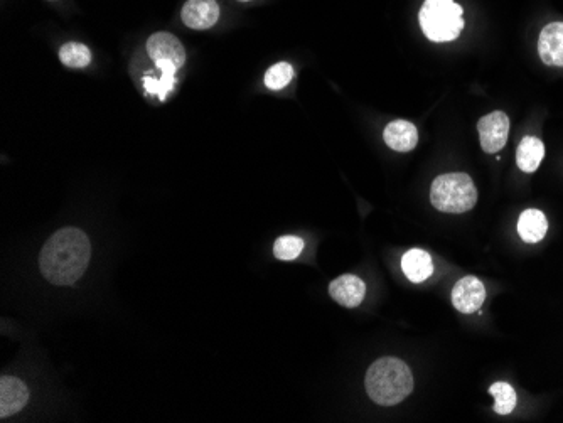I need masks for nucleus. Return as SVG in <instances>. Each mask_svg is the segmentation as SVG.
<instances>
[{
	"label": "nucleus",
	"instance_id": "f257e3e1",
	"mask_svg": "<svg viewBox=\"0 0 563 423\" xmlns=\"http://www.w3.org/2000/svg\"><path fill=\"white\" fill-rule=\"evenodd\" d=\"M92 258L88 236L78 228L56 231L39 255L41 274L54 285H73L85 274Z\"/></svg>",
	"mask_w": 563,
	"mask_h": 423
},
{
	"label": "nucleus",
	"instance_id": "f03ea898",
	"mask_svg": "<svg viewBox=\"0 0 563 423\" xmlns=\"http://www.w3.org/2000/svg\"><path fill=\"white\" fill-rule=\"evenodd\" d=\"M365 386L373 402L381 407H393L412 393V371L402 359L381 358L370 366Z\"/></svg>",
	"mask_w": 563,
	"mask_h": 423
},
{
	"label": "nucleus",
	"instance_id": "7ed1b4c3",
	"mask_svg": "<svg viewBox=\"0 0 563 423\" xmlns=\"http://www.w3.org/2000/svg\"><path fill=\"white\" fill-rule=\"evenodd\" d=\"M430 201L442 213L461 215L471 211L478 203V189L467 174H444L435 177L430 188Z\"/></svg>",
	"mask_w": 563,
	"mask_h": 423
},
{
	"label": "nucleus",
	"instance_id": "20e7f679",
	"mask_svg": "<svg viewBox=\"0 0 563 423\" xmlns=\"http://www.w3.org/2000/svg\"><path fill=\"white\" fill-rule=\"evenodd\" d=\"M420 27L434 43H449L464 29L462 7L454 0H425L420 9Z\"/></svg>",
	"mask_w": 563,
	"mask_h": 423
},
{
	"label": "nucleus",
	"instance_id": "39448f33",
	"mask_svg": "<svg viewBox=\"0 0 563 423\" xmlns=\"http://www.w3.org/2000/svg\"><path fill=\"white\" fill-rule=\"evenodd\" d=\"M510 117L505 112H493L481 118L478 124L479 140L486 154L503 150L510 137Z\"/></svg>",
	"mask_w": 563,
	"mask_h": 423
},
{
	"label": "nucleus",
	"instance_id": "423d86ee",
	"mask_svg": "<svg viewBox=\"0 0 563 423\" xmlns=\"http://www.w3.org/2000/svg\"><path fill=\"white\" fill-rule=\"evenodd\" d=\"M484 300H486V287L474 275H467L459 280L452 289V306L462 314L478 312L483 307Z\"/></svg>",
	"mask_w": 563,
	"mask_h": 423
},
{
	"label": "nucleus",
	"instance_id": "0eeeda50",
	"mask_svg": "<svg viewBox=\"0 0 563 423\" xmlns=\"http://www.w3.org/2000/svg\"><path fill=\"white\" fill-rule=\"evenodd\" d=\"M147 53L154 59V63L169 61L174 63L177 68L186 63V51H184L181 41L169 33L152 34L147 41Z\"/></svg>",
	"mask_w": 563,
	"mask_h": 423
},
{
	"label": "nucleus",
	"instance_id": "6e6552de",
	"mask_svg": "<svg viewBox=\"0 0 563 423\" xmlns=\"http://www.w3.org/2000/svg\"><path fill=\"white\" fill-rule=\"evenodd\" d=\"M183 22L196 31H204L215 26L220 17V7L216 0H188L183 7Z\"/></svg>",
	"mask_w": 563,
	"mask_h": 423
},
{
	"label": "nucleus",
	"instance_id": "1a4fd4ad",
	"mask_svg": "<svg viewBox=\"0 0 563 423\" xmlns=\"http://www.w3.org/2000/svg\"><path fill=\"white\" fill-rule=\"evenodd\" d=\"M538 54L545 65L563 68V22L543 27L538 38Z\"/></svg>",
	"mask_w": 563,
	"mask_h": 423
},
{
	"label": "nucleus",
	"instance_id": "9d476101",
	"mask_svg": "<svg viewBox=\"0 0 563 423\" xmlns=\"http://www.w3.org/2000/svg\"><path fill=\"white\" fill-rule=\"evenodd\" d=\"M329 294L341 306L353 309V307L360 306L365 299L366 285L356 275H341L329 285Z\"/></svg>",
	"mask_w": 563,
	"mask_h": 423
},
{
	"label": "nucleus",
	"instance_id": "9b49d317",
	"mask_svg": "<svg viewBox=\"0 0 563 423\" xmlns=\"http://www.w3.org/2000/svg\"><path fill=\"white\" fill-rule=\"evenodd\" d=\"M29 400L27 386L17 378L4 376L0 380V417L7 418L21 412Z\"/></svg>",
	"mask_w": 563,
	"mask_h": 423
},
{
	"label": "nucleus",
	"instance_id": "f8f14e48",
	"mask_svg": "<svg viewBox=\"0 0 563 423\" xmlns=\"http://www.w3.org/2000/svg\"><path fill=\"white\" fill-rule=\"evenodd\" d=\"M383 139L392 150L410 152L419 144V132L417 127L407 120H395L387 125Z\"/></svg>",
	"mask_w": 563,
	"mask_h": 423
},
{
	"label": "nucleus",
	"instance_id": "ddd939ff",
	"mask_svg": "<svg viewBox=\"0 0 563 423\" xmlns=\"http://www.w3.org/2000/svg\"><path fill=\"white\" fill-rule=\"evenodd\" d=\"M548 220L540 209H525L518 220V235L526 243H540L547 236Z\"/></svg>",
	"mask_w": 563,
	"mask_h": 423
},
{
	"label": "nucleus",
	"instance_id": "4468645a",
	"mask_svg": "<svg viewBox=\"0 0 563 423\" xmlns=\"http://www.w3.org/2000/svg\"><path fill=\"white\" fill-rule=\"evenodd\" d=\"M402 270L410 282L420 284L432 275L434 263H432L429 253L420 250V248H413L403 255Z\"/></svg>",
	"mask_w": 563,
	"mask_h": 423
},
{
	"label": "nucleus",
	"instance_id": "2eb2a0df",
	"mask_svg": "<svg viewBox=\"0 0 563 423\" xmlns=\"http://www.w3.org/2000/svg\"><path fill=\"white\" fill-rule=\"evenodd\" d=\"M545 157V145L538 137H523L516 150V164L526 174L537 172Z\"/></svg>",
	"mask_w": 563,
	"mask_h": 423
},
{
	"label": "nucleus",
	"instance_id": "dca6fc26",
	"mask_svg": "<svg viewBox=\"0 0 563 423\" xmlns=\"http://www.w3.org/2000/svg\"><path fill=\"white\" fill-rule=\"evenodd\" d=\"M156 65L162 71L161 80L145 78L144 88L147 90V93L157 95L164 102L167 93L171 92L174 85H176V73L179 68L174 63H169V61H161V63H156Z\"/></svg>",
	"mask_w": 563,
	"mask_h": 423
},
{
	"label": "nucleus",
	"instance_id": "f3484780",
	"mask_svg": "<svg viewBox=\"0 0 563 423\" xmlns=\"http://www.w3.org/2000/svg\"><path fill=\"white\" fill-rule=\"evenodd\" d=\"M489 393L494 398V412L498 415H510L516 407L515 388L506 381H496L489 386Z\"/></svg>",
	"mask_w": 563,
	"mask_h": 423
},
{
	"label": "nucleus",
	"instance_id": "a211bd4d",
	"mask_svg": "<svg viewBox=\"0 0 563 423\" xmlns=\"http://www.w3.org/2000/svg\"><path fill=\"white\" fill-rule=\"evenodd\" d=\"M59 59L68 68H85L92 61V51L85 44L66 43L59 49Z\"/></svg>",
	"mask_w": 563,
	"mask_h": 423
},
{
	"label": "nucleus",
	"instance_id": "6ab92c4d",
	"mask_svg": "<svg viewBox=\"0 0 563 423\" xmlns=\"http://www.w3.org/2000/svg\"><path fill=\"white\" fill-rule=\"evenodd\" d=\"M304 250V241L299 236H282L279 240L275 241L274 255L279 260L290 262L301 255Z\"/></svg>",
	"mask_w": 563,
	"mask_h": 423
},
{
	"label": "nucleus",
	"instance_id": "aec40b11",
	"mask_svg": "<svg viewBox=\"0 0 563 423\" xmlns=\"http://www.w3.org/2000/svg\"><path fill=\"white\" fill-rule=\"evenodd\" d=\"M294 78V68L289 63H277L265 75V85L269 90H282Z\"/></svg>",
	"mask_w": 563,
	"mask_h": 423
},
{
	"label": "nucleus",
	"instance_id": "412c9836",
	"mask_svg": "<svg viewBox=\"0 0 563 423\" xmlns=\"http://www.w3.org/2000/svg\"><path fill=\"white\" fill-rule=\"evenodd\" d=\"M240 2H248V0H240Z\"/></svg>",
	"mask_w": 563,
	"mask_h": 423
}]
</instances>
